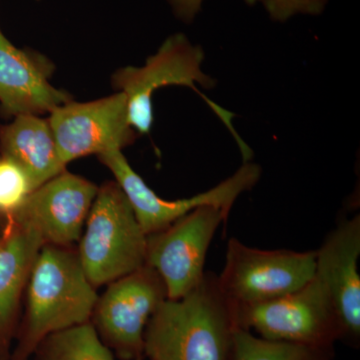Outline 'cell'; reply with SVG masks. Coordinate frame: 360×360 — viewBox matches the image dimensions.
<instances>
[{"instance_id": "cell-1", "label": "cell", "mask_w": 360, "mask_h": 360, "mask_svg": "<svg viewBox=\"0 0 360 360\" xmlns=\"http://www.w3.org/2000/svg\"><path fill=\"white\" fill-rule=\"evenodd\" d=\"M233 307L217 276L202 281L179 300H165L149 319L144 352L150 360H231L236 328Z\"/></svg>"}, {"instance_id": "cell-2", "label": "cell", "mask_w": 360, "mask_h": 360, "mask_svg": "<svg viewBox=\"0 0 360 360\" xmlns=\"http://www.w3.org/2000/svg\"><path fill=\"white\" fill-rule=\"evenodd\" d=\"M25 295V312L11 360H30L47 336L91 321L98 300L73 246L41 248Z\"/></svg>"}, {"instance_id": "cell-3", "label": "cell", "mask_w": 360, "mask_h": 360, "mask_svg": "<svg viewBox=\"0 0 360 360\" xmlns=\"http://www.w3.org/2000/svg\"><path fill=\"white\" fill-rule=\"evenodd\" d=\"M205 58V51L200 45H194L186 35L176 33L168 37L158 51L146 59V65L141 68L127 66L116 71L112 77V84L127 96L129 123L139 134L150 132L153 122L151 97L156 90L172 85L189 87L205 99L206 104L231 131L243 155V162L250 161L253 156L252 150L232 124V118L236 115L213 103L196 86L200 85L202 89H212L217 85V80L201 70Z\"/></svg>"}, {"instance_id": "cell-4", "label": "cell", "mask_w": 360, "mask_h": 360, "mask_svg": "<svg viewBox=\"0 0 360 360\" xmlns=\"http://www.w3.org/2000/svg\"><path fill=\"white\" fill-rule=\"evenodd\" d=\"M84 226L78 257L96 290L146 265L148 236L117 182L98 187Z\"/></svg>"}, {"instance_id": "cell-5", "label": "cell", "mask_w": 360, "mask_h": 360, "mask_svg": "<svg viewBox=\"0 0 360 360\" xmlns=\"http://www.w3.org/2000/svg\"><path fill=\"white\" fill-rule=\"evenodd\" d=\"M236 328L255 331L266 340L333 348L342 340L335 307L321 281L314 276L290 295L233 309Z\"/></svg>"}, {"instance_id": "cell-6", "label": "cell", "mask_w": 360, "mask_h": 360, "mask_svg": "<svg viewBox=\"0 0 360 360\" xmlns=\"http://www.w3.org/2000/svg\"><path fill=\"white\" fill-rule=\"evenodd\" d=\"M315 269L316 250H258L232 238L217 281L236 309L295 292L314 278Z\"/></svg>"}, {"instance_id": "cell-7", "label": "cell", "mask_w": 360, "mask_h": 360, "mask_svg": "<svg viewBox=\"0 0 360 360\" xmlns=\"http://www.w3.org/2000/svg\"><path fill=\"white\" fill-rule=\"evenodd\" d=\"M167 300L160 274L148 265L108 284L98 296L91 323L99 338L122 360L142 359L150 317Z\"/></svg>"}, {"instance_id": "cell-8", "label": "cell", "mask_w": 360, "mask_h": 360, "mask_svg": "<svg viewBox=\"0 0 360 360\" xmlns=\"http://www.w3.org/2000/svg\"><path fill=\"white\" fill-rule=\"evenodd\" d=\"M229 215L212 205L200 206L146 238V264L160 274L168 300H179L205 276L208 248Z\"/></svg>"}, {"instance_id": "cell-9", "label": "cell", "mask_w": 360, "mask_h": 360, "mask_svg": "<svg viewBox=\"0 0 360 360\" xmlns=\"http://www.w3.org/2000/svg\"><path fill=\"white\" fill-rule=\"evenodd\" d=\"M49 122L66 165L84 156L122 150L139 135L129 123L122 91L89 103L63 104L52 111Z\"/></svg>"}, {"instance_id": "cell-10", "label": "cell", "mask_w": 360, "mask_h": 360, "mask_svg": "<svg viewBox=\"0 0 360 360\" xmlns=\"http://www.w3.org/2000/svg\"><path fill=\"white\" fill-rule=\"evenodd\" d=\"M97 191L94 182L65 170L32 191L7 222L30 229L44 246L71 248L82 238Z\"/></svg>"}, {"instance_id": "cell-11", "label": "cell", "mask_w": 360, "mask_h": 360, "mask_svg": "<svg viewBox=\"0 0 360 360\" xmlns=\"http://www.w3.org/2000/svg\"><path fill=\"white\" fill-rule=\"evenodd\" d=\"M360 217L340 222L316 250L315 276L330 296L340 319L342 340H360Z\"/></svg>"}, {"instance_id": "cell-12", "label": "cell", "mask_w": 360, "mask_h": 360, "mask_svg": "<svg viewBox=\"0 0 360 360\" xmlns=\"http://www.w3.org/2000/svg\"><path fill=\"white\" fill-rule=\"evenodd\" d=\"M53 71L49 59L14 46L0 30V113L40 115L72 101L68 92L49 84Z\"/></svg>"}, {"instance_id": "cell-13", "label": "cell", "mask_w": 360, "mask_h": 360, "mask_svg": "<svg viewBox=\"0 0 360 360\" xmlns=\"http://www.w3.org/2000/svg\"><path fill=\"white\" fill-rule=\"evenodd\" d=\"M42 248L37 234L15 222L0 232V360H11L21 300Z\"/></svg>"}, {"instance_id": "cell-14", "label": "cell", "mask_w": 360, "mask_h": 360, "mask_svg": "<svg viewBox=\"0 0 360 360\" xmlns=\"http://www.w3.org/2000/svg\"><path fill=\"white\" fill-rule=\"evenodd\" d=\"M0 151L23 168L34 189L66 170L49 120L39 115H18L0 127Z\"/></svg>"}, {"instance_id": "cell-15", "label": "cell", "mask_w": 360, "mask_h": 360, "mask_svg": "<svg viewBox=\"0 0 360 360\" xmlns=\"http://www.w3.org/2000/svg\"><path fill=\"white\" fill-rule=\"evenodd\" d=\"M34 355L35 360H115L91 321L47 336Z\"/></svg>"}, {"instance_id": "cell-16", "label": "cell", "mask_w": 360, "mask_h": 360, "mask_svg": "<svg viewBox=\"0 0 360 360\" xmlns=\"http://www.w3.org/2000/svg\"><path fill=\"white\" fill-rule=\"evenodd\" d=\"M333 348H319L266 340L251 331L236 328L231 360H331Z\"/></svg>"}, {"instance_id": "cell-17", "label": "cell", "mask_w": 360, "mask_h": 360, "mask_svg": "<svg viewBox=\"0 0 360 360\" xmlns=\"http://www.w3.org/2000/svg\"><path fill=\"white\" fill-rule=\"evenodd\" d=\"M34 191L32 180L15 161L0 155V221H9Z\"/></svg>"}, {"instance_id": "cell-18", "label": "cell", "mask_w": 360, "mask_h": 360, "mask_svg": "<svg viewBox=\"0 0 360 360\" xmlns=\"http://www.w3.org/2000/svg\"><path fill=\"white\" fill-rule=\"evenodd\" d=\"M329 0H245L253 6L262 4L269 18L276 22H286L297 14L321 15Z\"/></svg>"}, {"instance_id": "cell-19", "label": "cell", "mask_w": 360, "mask_h": 360, "mask_svg": "<svg viewBox=\"0 0 360 360\" xmlns=\"http://www.w3.org/2000/svg\"><path fill=\"white\" fill-rule=\"evenodd\" d=\"M174 15L184 23L193 22L200 13L203 0H168Z\"/></svg>"}]
</instances>
